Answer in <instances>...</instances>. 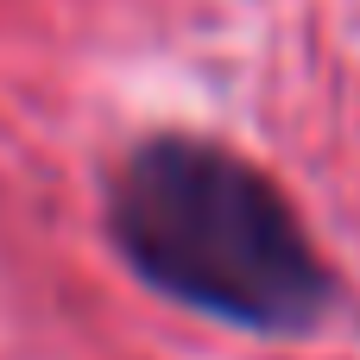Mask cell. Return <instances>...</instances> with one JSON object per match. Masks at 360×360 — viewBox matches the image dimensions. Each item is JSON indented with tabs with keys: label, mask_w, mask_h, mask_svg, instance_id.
Masks as SVG:
<instances>
[{
	"label": "cell",
	"mask_w": 360,
	"mask_h": 360,
	"mask_svg": "<svg viewBox=\"0 0 360 360\" xmlns=\"http://www.w3.org/2000/svg\"><path fill=\"white\" fill-rule=\"evenodd\" d=\"M101 221L146 291L266 342L323 329L342 297L291 196L253 158L202 133H146L114 165Z\"/></svg>",
	"instance_id": "6da1fadb"
}]
</instances>
